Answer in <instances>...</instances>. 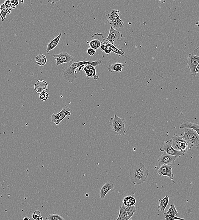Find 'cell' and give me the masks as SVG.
Instances as JSON below:
<instances>
[{"label":"cell","mask_w":199,"mask_h":220,"mask_svg":"<svg viewBox=\"0 0 199 220\" xmlns=\"http://www.w3.org/2000/svg\"><path fill=\"white\" fill-rule=\"evenodd\" d=\"M53 57L56 61V66L64 63H68L70 65L74 60V57L65 52H61L58 54L54 55Z\"/></svg>","instance_id":"obj_9"},{"label":"cell","mask_w":199,"mask_h":220,"mask_svg":"<svg viewBox=\"0 0 199 220\" xmlns=\"http://www.w3.org/2000/svg\"><path fill=\"white\" fill-rule=\"evenodd\" d=\"M149 171L142 163L133 165L130 170L129 176L132 182L138 185L144 183L148 176Z\"/></svg>","instance_id":"obj_2"},{"label":"cell","mask_w":199,"mask_h":220,"mask_svg":"<svg viewBox=\"0 0 199 220\" xmlns=\"http://www.w3.org/2000/svg\"><path fill=\"white\" fill-rule=\"evenodd\" d=\"M102 61L101 60L91 61H83L73 63L70 65L68 68L63 70L62 73V76L64 79L68 81L70 83H72L77 78L76 74L77 73V69L79 68L80 66L85 64H90L93 67H97L101 64Z\"/></svg>","instance_id":"obj_1"},{"label":"cell","mask_w":199,"mask_h":220,"mask_svg":"<svg viewBox=\"0 0 199 220\" xmlns=\"http://www.w3.org/2000/svg\"><path fill=\"white\" fill-rule=\"evenodd\" d=\"M4 4H5V7L8 10H12L11 9V6L12 3L10 2V0H6L4 2Z\"/></svg>","instance_id":"obj_31"},{"label":"cell","mask_w":199,"mask_h":220,"mask_svg":"<svg viewBox=\"0 0 199 220\" xmlns=\"http://www.w3.org/2000/svg\"><path fill=\"white\" fill-rule=\"evenodd\" d=\"M169 195H167L163 199H160L159 200V205L158 206V208L162 213H164L165 212L166 207L169 204Z\"/></svg>","instance_id":"obj_22"},{"label":"cell","mask_w":199,"mask_h":220,"mask_svg":"<svg viewBox=\"0 0 199 220\" xmlns=\"http://www.w3.org/2000/svg\"><path fill=\"white\" fill-rule=\"evenodd\" d=\"M87 53H88L89 55L90 56H94L95 54V53H96V50L93 49L91 48H89L87 50Z\"/></svg>","instance_id":"obj_32"},{"label":"cell","mask_w":199,"mask_h":220,"mask_svg":"<svg viewBox=\"0 0 199 220\" xmlns=\"http://www.w3.org/2000/svg\"><path fill=\"white\" fill-rule=\"evenodd\" d=\"M177 158L176 156H171L165 152H164L163 154L158 159L157 161L160 166L163 165H171L174 163Z\"/></svg>","instance_id":"obj_13"},{"label":"cell","mask_w":199,"mask_h":220,"mask_svg":"<svg viewBox=\"0 0 199 220\" xmlns=\"http://www.w3.org/2000/svg\"><path fill=\"white\" fill-rule=\"evenodd\" d=\"M181 137L187 142L198 148L199 146V135L196 131L191 128L184 129V134Z\"/></svg>","instance_id":"obj_5"},{"label":"cell","mask_w":199,"mask_h":220,"mask_svg":"<svg viewBox=\"0 0 199 220\" xmlns=\"http://www.w3.org/2000/svg\"><path fill=\"white\" fill-rule=\"evenodd\" d=\"M23 220H31L30 218L28 217H25L24 218Z\"/></svg>","instance_id":"obj_43"},{"label":"cell","mask_w":199,"mask_h":220,"mask_svg":"<svg viewBox=\"0 0 199 220\" xmlns=\"http://www.w3.org/2000/svg\"><path fill=\"white\" fill-rule=\"evenodd\" d=\"M49 98V95L48 93L46 92H43L41 94H40L39 98L43 101H46L48 100Z\"/></svg>","instance_id":"obj_30"},{"label":"cell","mask_w":199,"mask_h":220,"mask_svg":"<svg viewBox=\"0 0 199 220\" xmlns=\"http://www.w3.org/2000/svg\"><path fill=\"white\" fill-rule=\"evenodd\" d=\"M105 40L106 42V44H107L108 46L111 49V52H113L114 53L116 54L122 56L126 57L127 59H130V60H131L129 59V58H127V57L125 56V54L124 52L121 49H118L115 44H114L113 42L110 41H106ZM133 61V60H132Z\"/></svg>","instance_id":"obj_18"},{"label":"cell","mask_w":199,"mask_h":220,"mask_svg":"<svg viewBox=\"0 0 199 220\" xmlns=\"http://www.w3.org/2000/svg\"><path fill=\"white\" fill-rule=\"evenodd\" d=\"M35 91L39 94L46 92L48 89V85L46 81L44 80H39L35 83L34 86Z\"/></svg>","instance_id":"obj_16"},{"label":"cell","mask_w":199,"mask_h":220,"mask_svg":"<svg viewBox=\"0 0 199 220\" xmlns=\"http://www.w3.org/2000/svg\"><path fill=\"white\" fill-rule=\"evenodd\" d=\"M199 73V63L198 64L197 66L196 69H195V73L196 74Z\"/></svg>","instance_id":"obj_37"},{"label":"cell","mask_w":199,"mask_h":220,"mask_svg":"<svg viewBox=\"0 0 199 220\" xmlns=\"http://www.w3.org/2000/svg\"><path fill=\"white\" fill-rule=\"evenodd\" d=\"M164 220H185L184 218L177 217L176 215H165Z\"/></svg>","instance_id":"obj_29"},{"label":"cell","mask_w":199,"mask_h":220,"mask_svg":"<svg viewBox=\"0 0 199 220\" xmlns=\"http://www.w3.org/2000/svg\"><path fill=\"white\" fill-rule=\"evenodd\" d=\"M46 219L47 220H65L62 216L57 214H48Z\"/></svg>","instance_id":"obj_27"},{"label":"cell","mask_w":199,"mask_h":220,"mask_svg":"<svg viewBox=\"0 0 199 220\" xmlns=\"http://www.w3.org/2000/svg\"><path fill=\"white\" fill-rule=\"evenodd\" d=\"M160 151L162 152H165L168 154L176 156L177 158L184 156L185 154L180 152L177 151L174 149L172 144L171 140L166 141L165 143L160 149Z\"/></svg>","instance_id":"obj_12"},{"label":"cell","mask_w":199,"mask_h":220,"mask_svg":"<svg viewBox=\"0 0 199 220\" xmlns=\"http://www.w3.org/2000/svg\"><path fill=\"white\" fill-rule=\"evenodd\" d=\"M84 71L86 76L93 77V79L96 80L98 79L99 76L96 75V71L95 67L90 64H87L84 68Z\"/></svg>","instance_id":"obj_17"},{"label":"cell","mask_w":199,"mask_h":220,"mask_svg":"<svg viewBox=\"0 0 199 220\" xmlns=\"http://www.w3.org/2000/svg\"><path fill=\"white\" fill-rule=\"evenodd\" d=\"M170 207L168 211L164 213V215H178V210L176 209L174 204H170Z\"/></svg>","instance_id":"obj_26"},{"label":"cell","mask_w":199,"mask_h":220,"mask_svg":"<svg viewBox=\"0 0 199 220\" xmlns=\"http://www.w3.org/2000/svg\"><path fill=\"white\" fill-rule=\"evenodd\" d=\"M122 35L120 32L111 27L109 32V35L106 40L112 42H121L122 40Z\"/></svg>","instance_id":"obj_14"},{"label":"cell","mask_w":199,"mask_h":220,"mask_svg":"<svg viewBox=\"0 0 199 220\" xmlns=\"http://www.w3.org/2000/svg\"><path fill=\"white\" fill-rule=\"evenodd\" d=\"M16 6L14 4H12V6H11V9H15Z\"/></svg>","instance_id":"obj_41"},{"label":"cell","mask_w":199,"mask_h":220,"mask_svg":"<svg viewBox=\"0 0 199 220\" xmlns=\"http://www.w3.org/2000/svg\"><path fill=\"white\" fill-rule=\"evenodd\" d=\"M136 210L135 206L128 207L122 205L119 207V214L116 220H129Z\"/></svg>","instance_id":"obj_7"},{"label":"cell","mask_w":199,"mask_h":220,"mask_svg":"<svg viewBox=\"0 0 199 220\" xmlns=\"http://www.w3.org/2000/svg\"><path fill=\"white\" fill-rule=\"evenodd\" d=\"M155 172L159 176L173 180L174 175L172 174V167L171 165H163L159 167H155Z\"/></svg>","instance_id":"obj_10"},{"label":"cell","mask_w":199,"mask_h":220,"mask_svg":"<svg viewBox=\"0 0 199 220\" xmlns=\"http://www.w3.org/2000/svg\"><path fill=\"white\" fill-rule=\"evenodd\" d=\"M47 58L46 56L43 54H40L36 57V62L37 64L39 66H43L46 64L47 63Z\"/></svg>","instance_id":"obj_24"},{"label":"cell","mask_w":199,"mask_h":220,"mask_svg":"<svg viewBox=\"0 0 199 220\" xmlns=\"http://www.w3.org/2000/svg\"><path fill=\"white\" fill-rule=\"evenodd\" d=\"M126 122L124 118H121L116 114L114 117L110 118L109 125L111 127L115 135H124L126 132Z\"/></svg>","instance_id":"obj_3"},{"label":"cell","mask_w":199,"mask_h":220,"mask_svg":"<svg viewBox=\"0 0 199 220\" xmlns=\"http://www.w3.org/2000/svg\"><path fill=\"white\" fill-rule=\"evenodd\" d=\"M187 63L191 75L193 77H195L196 76L195 69L199 63V56L189 53L188 57Z\"/></svg>","instance_id":"obj_11"},{"label":"cell","mask_w":199,"mask_h":220,"mask_svg":"<svg viewBox=\"0 0 199 220\" xmlns=\"http://www.w3.org/2000/svg\"><path fill=\"white\" fill-rule=\"evenodd\" d=\"M48 2L49 3H52V4H54L56 3V2H58L57 1H53V2H52V1H48Z\"/></svg>","instance_id":"obj_42"},{"label":"cell","mask_w":199,"mask_h":220,"mask_svg":"<svg viewBox=\"0 0 199 220\" xmlns=\"http://www.w3.org/2000/svg\"><path fill=\"white\" fill-rule=\"evenodd\" d=\"M195 24L197 25V27H199V21L195 23Z\"/></svg>","instance_id":"obj_44"},{"label":"cell","mask_w":199,"mask_h":220,"mask_svg":"<svg viewBox=\"0 0 199 220\" xmlns=\"http://www.w3.org/2000/svg\"><path fill=\"white\" fill-rule=\"evenodd\" d=\"M122 203L123 205L128 207L135 206L136 203V200L134 197L131 196H128L123 199Z\"/></svg>","instance_id":"obj_23"},{"label":"cell","mask_w":199,"mask_h":220,"mask_svg":"<svg viewBox=\"0 0 199 220\" xmlns=\"http://www.w3.org/2000/svg\"><path fill=\"white\" fill-rule=\"evenodd\" d=\"M14 4H15L16 6L19 5V0H15V1L14 3Z\"/></svg>","instance_id":"obj_38"},{"label":"cell","mask_w":199,"mask_h":220,"mask_svg":"<svg viewBox=\"0 0 199 220\" xmlns=\"http://www.w3.org/2000/svg\"><path fill=\"white\" fill-rule=\"evenodd\" d=\"M111 190H114V185L113 183L111 182H106L100 190V198L102 199H104L108 193Z\"/></svg>","instance_id":"obj_15"},{"label":"cell","mask_w":199,"mask_h":220,"mask_svg":"<svg viewBox=\"0 0 199 220\" xmlns=\"http://www.w3.org/2000/svg\"><path fill=\"white\" fill-rule=\"evenodd\" d=\"M36 220H43V218L42 216L40 215V216H39V217L37 218V219Z\"/></svg>","instance_id":"obj_39"},{"label":"cell","mask_w":199,"mask_h":220,"mask_svg":"<svg viewBox=\"0 0 199 220\" xmlns=\"http://www.w3.org/2000/svg\"><path fill=\"white\" fill-rule=\"evenodd\" d=\"M10 2H11V3H12V4H14V3L15 1V0H10Z\"/></svg>","instance_id":"obj_45"},{"label":"cell","mask_w":199,"mask_h":220,"mask_svg":"<svg viewBox=\"0 0 199 220\" xmlns=\"http://www.w3.org/2000/svg\"><path fill=\"white\" fill-rule=\"evenodd\" d=\"M85 68V65H81L80 66L79 68H78V69H79L80 72H82L83 70H84V68Z\"/></svg>","instance_id":"obj_36"},{"label":"cell","mask_w":199,"mask_h":220,"mask_svg":"<svg viewBox=\"0 0 199 220\" xmlns=\"http://www.w3.org/2000/svg\"><path fill=\"white\" fill-rule=\"evenodd\" d=\"M0 11H1V14H2V17L5 20L6 18V15L8 14V10L6 7L4 3H2L1 6H0Z\"/></svg>","instance_id":"obj_28"},{"label":"cell","mask_w":199,"mask_h":220,"mask_svg":"<svg viewBox=\"0 0 199 220\" xmlns=\"http://www.w3.org/2000/svg\"><path fill=\"white\" fill-rule=\"evenodd\" d=\"M186 128H191L193 129L197 132L199 135V125L187 121L181 123L180 125L179 128L180 129H184ZM197 149H199V146Z\"/></svg>","instance_id":"obj_20"},{"label":"cell","mask_w":199,"mask_h":220,"mask_svg":"<svg viewBox=\"0 0 199 220\" xmlns=\"http://www.w3.org/2000/svg\"><path fill=\"white\" fill-rule=\"evenodd\" d=\"M171 141L172 146L175 150L184 154L187 152L188 143L181 137L175 133L171 138Z\"/></svg>","instance_id":"obj_6"},{"label":"cell","mask_w":199,"mask_h":220,"mask_svg":"<svg viewBox=\"0 0 199 220\" xmlns=\"http://www.w3.org/2000/svg\"><path fill=\"white\" fill-rule=\"evenodd\" d=\"M41 213L39 211V210H36L35 211V212H34L33 214L32 215V218L34 220H36L37 219V218L39 217V216H40V215Z\"/></svg>","instance_id":"obj_33"},{"label":"cell","mask_w":199,"mask_h":220,"mask_svg":"<svg viewBox=\"0 0 199 220\" xmlns=\"http://www.w3.org/2000/svg\"><path fill=\"white\" fill-rule=\"evenodd\" d=\"M192 54L199 56V46L193 51Z\"/></svg>","instance_id":"obj_34"},{"label":"cell","mask_w":199,"mask_h":220,"mask_svg":"<svg viewBox=\"0 0 199 220\" xmlns=\"http://www.w3.org/2000/svg\"><path fill=\"white\" fill-rule=\"evenodd\" d=\"M120 12L117 9L112 10L107 15V21L111 27L117 30L124 27V23L119 17Z\"/></svg>","instance_id":"obj_4"},{"label":"cell","mask_w":199,"mask_h":220,"mask_svg":"<svg viewBox=\"0 0 199 220\" xmlns=\"http://www.w3.org/2000/svg\"><path fill=\"white\" fill-rule=\"evenodd\" d=\"M0 17H1V19H2V22L4 21V20H4V18H3V17H2V14H1V11H0Z\"/></svg>","instance_id":"obj_40"},{"label":"cell","mask_w":199,"mask_h":220,"mask_svg":"<svg viewBox=\"0 0 199 220\" xmlns=\"http://www.w3.org/2000/svg\"><path fill=\"white\" fill-rule=\"evenodd\" d=\"M61 36H62V34L60 33L59 35H58L55 38L53 39L48 43L46 50V52L49 55L50 51L54 49L57 46L60 41V40L61 39Z\"/></svg>","instance_id":"obj_19"},{"label":"cell","mask_w":199,"mask_h":220,"mask_svg":"<svg viewBox=\"0 0 199 220\" xmlns=\"http://www.w3.org/2000/svg\"><path fill=\"white\" fill-rule=\"evenodd\" d=\"M72 113V110L66 105H64L62 110L57 114H53L52 115V122L56 125H58L60 122L63 120L66 117H69Z\"/></svg>","instance_id":"obj_8"},{"label":"cell","mask_w":199,"mask_h":220,"mask_svg":"<svg viewBox=\"0 0 199 220\" xmlns=\"http://www.w3.org/2000/svg\"><path fill=\"white\" fill-rule=\"evenodd\" d=\"M105 53H106V54H110L111 53V49L110 48L108 47L104 51Z\"/></svg>","instance_id":"obj_35"},{"label":"cell","mask_w":199,"mask_h":220,"mask_svg":"<svg viewBox=\"0 0 199 220\" xmlns=\"http://www.w3.org/2000/svg\"><path fill=\"white\" fill-rule=\"evenodd\" d=\"M21 2V3H23L24 2V1H22Z\"/></svg>","instance_id":"obj_46"},{"label":"cell","mask_w":199,"mask_h":220,"mask_svg":"<svg viewBox=\"0 0 199 220\" xmlns=\"http://www.w3.org/2000/svg\"><path fill=\"white\" fill-rule=\"evenodd\" d=\"M101 42L102 41L100 40L94 39L90 41L89 44L90 48H92L93 49L96 50L101 47Z\"/></svg>","instance_id":"obj_25"},{"label":"cell","mask_w":199,"mask_h":220,"mask_svg":"<svg viewBox=\"0 0 199 220\" xmlns=\"http://www.w3.org/2000/svg\"><path fill=\"white\" fill-rule=\"evenodd\" d=\"M124 65L121 63H114L108 66V70L111 73L121 72Z\"/></svg>","instance_id":"obj_21"}]
</instances>
